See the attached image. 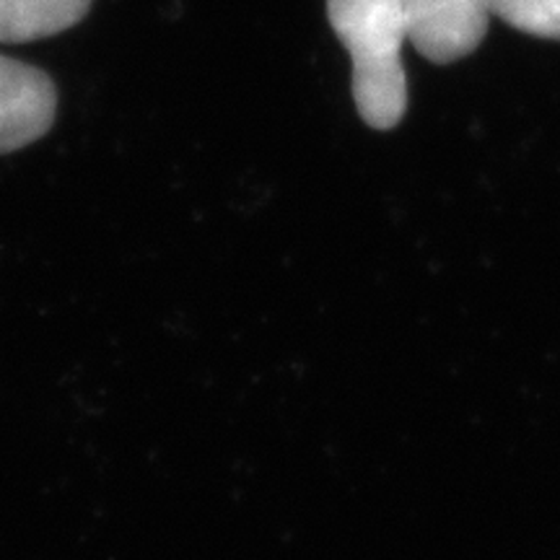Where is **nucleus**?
I'll use <instances>...</instances> for the list:
<instances>
[{
  "mask_svg": "<svg viewBox=\"0 0 560 560\" xmlns=\"http://www.w3.org/2000/svg\"><path fill=\"white\" fill-rule=\"evenodd\" d=\"M332 32L353 60V102L374 130H392L408 109L400 60L408 42L400 0H327Z\"/></svg>",
  "mask_w": 560,
  "mask_h": 560,
  "instance_id": "f257e3e1",
  "label": "nucleus"
},
{
  "mask_svg": "<svg viewBox=\"0 0 560 560\" xmlns=\"http://www.w3.org/2000/svg\"><path fill=\"white\" fill-rule=\"evenodd\" d=\"M405 32L416 50L436 66L475 52L493 13L488 0H400Z\"/></svg>",
  "mask_w": 560,
  "mask_h": 560,
  "instance_id": "f03ea898",
  "label": "nucleus"
},
{
  "mask_svg": "<svg viewBox=\"0 0 560 560\" xmlns=\"http://www.w3.org/2000/svg\"><path fill=\"white\" fill-rule=\"evenodd\" d=\"M58 91L45 70L0 55V153L34 143L52 128Z\"/></svg>",
  "mask_w": 560,
  "mask_h": 560,
  "instance_id": "7ed1b4c3",
  "label": "nucleus"
},
{
  "mask_svg": "<svg viewBox=\"0 0 560 560\" xmlns=\"http://www.w3.org/2000/svg\"><path fill=\"white\" fill-rule=\"evenodd\" d=\"M91 0H0V42L55 37L86 16Z\"/></svg>",
  "mask_w": 560,
  "mask_h": 560,
  "instance_id": "20e7f679",
  "label": "nucleus"
},
{
  "mask_svg": "<svg viewBox=\"0 0 560 560\" xmlns=\"http://www.w3.org/2000/svg\"><path fill=\"white\" fill-rule=\"evenodd\" d=\"M488 9L532 37L560 39V0H488Z\"/></svg>",
  "mask_w": 560,
  "mask_h": 560,
  "instance_id": "39448f33",
  "label": "nucleus"
}]
</instances>
